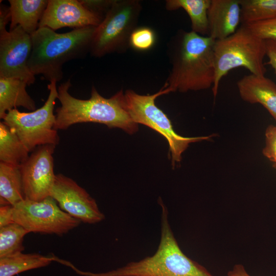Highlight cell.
<instances>
[{
  "label": "cell",
  "mask_w": 276,
  "mask_h": 276,
  "mask_svg": "<svg viewBox=\"0 0 276 276\" xmlns=\"http://www.w3.org/2000/svg\"><path fill=\"white\" fill-rule=\"evenodd\" d=\"M215 41L192 31L177 32L169 42L171 69L163 86L169 93L212 88L215 76Z\"/></svg>",
  "instance_id": "cell-1"
},
{
  "label": "cell",
  "mask_w": 276,
  "mask_h": 276,
  "mask_svg": "<svg viewBox=\"0 0 276 276\" xmlns=\"http://www.w3.org/2000/svg\"><path fill=\"white\" fill-rule=\"evenodd\" d=\"M56 81L48 85L49 94L43 105L30 112L13 109L7 112L3 122L13 131L29 151L48 144L57 145L59 142L57 130L55 129L56 116L54 114L58 98Z\"/></svg>",
  "instance_id": "cell-8"
},
{
  "label": "cell",
  "mask_w": 276,
  "mask_h": 276,
  "mask_svg": "<svg viewBox=\"0 0 276 276\" xmlns=\"http://www.w3.org/2000/svg\"><path fill=\"white\" fill-rule=\"evenodd\" d=\"M263 40H276V17L262 21L243 24Z\"/></svg>",
  "instance_id": "cell-25"
},
{
  "label": "cell",
  "mask_w": 276,
  "mask_h": 276,
  "mask_svg": "<svg viewBox=\"0 0 276 276\" xmlns=\"http://www.w3.org/2000/svg\"><path fill=\"white\" fill-rule=\"evenodd\" d=\"M241 23L246 24L276 17V0H240Z\"/></svg>",
  "instance_id": "cell-22"
},
{
  "label": "cell",
  "mask_w": 276,
  "mask_h": 276,
  "mask_svg": "<svg viewBox=\"0 0 276 276\" xmlns=\"http://www.w3.org/2000/svg\"><path fill=\"white\" fill-rule=\"evenodd\" d=\"M29 151L17 135L0 122V161L20 167L29 157Z\"/></svg>",
  "instance_id": "cell-20"
},
{
  "label": "cell",
  "mask_w": 276,
  "mask_h": 276,
  "mask_svg": "<svg viewBox=\"0 0 276 276\" xmlns=\"http://www.w3.org/2000/svg\"><path fill=\"white\" fill-rule=\"evenodd\" d=\"M265 55V40L256 36L243 24L232 35L215 40V76L212 88L214 96L217 95L222 78L232 69L242 67L247 69L250 74L265 76L267 72L263 62Z\"/></svg>",
  "instance_id": "cell-5"
},
{
  "label": "cell",
  "mask_w": 276,
  "mask_h": 276,
  "mask_svg": "<svg viewBox=\"0 0 276 276\" xmlns=\"http://www.w3.org/2000/svg\"><path fill=\"white\" fill-rule=\"evenodd\" d=\"M11 14L10 6L0 3V34L7 32L6 26L11 22Z\"/></svg>",
  "instance_id": "cell-29"
},
{
  "label": "cell",
  "mask_w": 276,
  "mask_h": 276,
  "mask_svg": "<svg viewBox=\"0 0 276 276\" xmlns=\"http://www.w3.org/2000/svg\"><path fill=\"white\" fill-rule=\"evenodd\" d=\"M210 2L211 0H167L165 7L169 11L182 9L190 17L191 31L208 36V10Z\"/></svg>",
  "instance_id": "cell-19"
},
{
  "label": "cell",
  "mask_w": 276,
  "mask_h": 276,
  "mask_svg": "<svg viewBox=\"0 0 276 276\" xmlns=\"http://www.w3.org/2000/svg\"><path fill=\"white\" fill-rule=\"evenodd\" d=\"M71 86L68 79L57 89V99L61 106L55 110L54 128L56 130H65L74 124L87 122L103 124L109 128H120L130 134L138 130V124L128 111L122 89L110 98H105L93 86L90 98L82 100L70 95L68 90Z\"/></svg>",
  "instance_id": "cell-2"
},
{
  "label": "cell",
  "mask_w": 276,
  "mask_h": 276,
  "mask_svg": "<svg viewBox=\"0 0 276 276\" xmlns=\"http://www.w3.org/2000/svg\"><path fill=\"white\" fill-rule=\"evenodd\" d=\"M263 153L276 168V125H269L266 129Z\"/></svg>",
  "instance_id": "cell-26"
},
{
  "label": "cell",
  "mask_w": 276,
  "mask_h": 276,
  "mask_svg": "<svg viewBox=\"0 0 276 276\" xmlns=\"http://www.w3.org/2000/svg\"><path fill=\"white\" fill-rule=\"evenodd\" d=\"M29 233L20 224L13 222L0 228V259L11 256L24 250L23 241Z\"/></svg>",
  "instance_id": "cell-23"
},
{
  "label": "cell",
  "mask_w": 276,
  "mask_h": 276,
  "mask_svg": "<svg viewBox=\"0 0 276 276\" xmlns=\"http://www.w3.org/2000/svg\"><path fill=\"white\" fill-rule=\"evenodd\" d=\"M266 55L268 57L267 64L271 65L276 74V40H265Z\"/></svg>",
  "instance_id": "cell-28"
},
{
  "label": "cell",
  "mask_w": 276,
  "mask_h": 276,
  "mask_svg": "<svg viewBox=\"0 0 276 276\" xmlns=\"http://www.w3.org/2000/svg\"><path fill=\"white\" fill-rule=\"evenodd\" d=\"M24 81L10 77H0V118L17 107L35 110L36 103L26 90Z\"/></svg>",
  "instance_id": "cell-17"
},
{
  "label": "cell",
  "mask_w": 276,
  "mask_h": 276,
  "mask_svg": "<svg viewBox=\"0 0 276 276\" xmlns=\"http://www.w3.org/2000/svg\"><path fill=\"white\" fill-rule=\"evenodd\" d=\"M13 208L11 205L0 207V228L8 225L14 222L13 219Z\"/></svg>",
  "instance_id": "cell-30"
},
{
  "label": "cell",
  "mask_w": 276,
  "mask_h": 276,
  "mask_svg": "<svg viewBox=\"0 0 276 276\" xmlns=\"http://www.w3.org/2000/svg\"><path fill=\"white\" fill-rule=\"evenodd\" d=\"M101 22V20L86 9L80 0H49L39 28L47 27L54 31L65 27L76 29L98 27Z\"/></svg>",
  "instance_id": "cell-13"
},
{
  "label": "cell",
  "mask_w": 276,
  "mask_h": 276,
  "mask_svg": "<svg viewBox=\"0 0 276 276\" xmlns=\"http://www.w3.org/2000/svg\"><path fill=\"white\" fill-rule=\"evenodd\" d=\"M24 200L20 167L0 162L1 206H14Z\"/></svg>",
  "instance_id": "cell-18"
},
{
  "label": "cell",
  "mask_w": 276,
  "mask_h": 276,
  "mask_svg": "<svg viewBox=\"0 0 276 276\" xmlns=\"http://www.w3.org/2000/svg\"><path fill=\"white\" fill-rule=\"evenodd\" d=\"M227 276H251L242 264L235 265L233 269L229 271Z\"/></svg>",
  "instance_id": "cell-31"
},
{
  "label": "cell",
  "mask_w": 276,
  "mask_h": 276,
  "mask_svg": "<svg viewBox=\"0 0 276 276\" xmlns=\"http://www.w3.org/2000/svg\"><path fill=\"white\" fill-rule=\"evenodd\" d=\"M50 196L62 210L81 222L94 224L105 219L95 199L75 180L63 174H56Z\"/></svg>",
  "instance_id": "cell-12"
},
{
  "label": "cell",
  "mask_w": 276,
  "mask_h": 276,
  "mask_svg": "<svg viewBox=\"0 0 276 276\" xmlns=\"http://www.w3.org/2000/svg\"><path fill=\"white\" fill-rule=\"evenodd\" d=\"M52 256L22 252L0 259V276H14L22 272L48 266Z\"/></svg>",
  "instance_id": "cell-21"
},
{
  "label": "cell",
  "mask_w": 276,
  "mask_h": 276,
  "mask_svg": "<svg viewBox=\"0 0 276 276\" xmlns=\"http://www.w3.org/2000/svg\"><path fill=\"white\" fill-rule=\"evenodd\" d=\"M237 85L243 101L260 104L276 121V84L274 82L265 76L250 74L239 79Z\"/></svg>",
  "instance_id": "cell-15"
},
{
  "label": "cell",
  "mask_w": 276,
  "mask_h": 276,
  "mask_svg": "<svg viewBox=\"0 0 276 276\" xmlns=\"http://www.w3.org/2000/svg\"><path fill=\"white\" fill-rule=\"evenodd\" d=\"M11 14L9 30L20 26L30 35L39 28L49 0H9Z\"/></svg>",
  "instance_id": "cell-16"
},
{
  "label": "cell",
  "mask_w": 276,
  "mask_h": 276,
  "mask_svg": "<svg viewBox=\"0 0 276 276\" xmlns=\"http://www.w3.org/2000/svg\"><path fill=\"white\" fill-rule=\"evenodd\" d=\"M55 147L51 144L37 147L20 166L25 199L38 201L50 196L56 176Z\"/></svg>",
  "instance_id": "cell-11"
},
{
  "label": "cell",
  "mask_w": 276,
  "mask_h": 276,
  "mask_svg": "<svg viewBox=\"0 0 276 276\" xmlns=\"http://www.w3.org/2000/svg\"><path fill=\"white\" fill-rule=\"evenodd\" d=\"M208 19V36L217 40L232 35L241 22L240 0H211Z\"/></svg>",
  "instance_id": "cell-14"
},
{
  "label": "cell",
  "mask_w": 276,
  "mask_h": 276,
  "mask_svg": "<svg viewBox=\"0 0 276 276\" xmlns=\"http://www.w3.org/2000/svg\"><path fill=\"white\" fill-rule=\"evenodd\" d=\"M155 41L156 35L151 28L147 27H137L131 33L129 45L137 51H145L152 48Z\"/></svg>",
  "instance_id": "cell-24"
},
{
  "label": "cell",
  "mask_w": 276,
  "mask_h": 276,
  "mask_svg": "<svg viewBox=\"0 0 276 276\" xmlns=\"http://www.w3.org/2000/svg\"><path fill=\"white\" fill-rule=\"evenodd\" d=\"M158 202L162 208L160 239L152 256L104 272L83 271L76 267L74 270L83 276H214L183 252L171 228L167 208L162 200Z\"/></svg>",
  "instance_id": "cell-4"
},
{
  "label": "cell",
  "mask_w": 276,
  "mask_h": 276,
  "mask_svg": "<svg viewBox=\"0 0 276 276\" xmlns=\"http://www.w3.org/2000/svg\"><path fill=\"white\" fill-rule=\"evenodd\" d=\"M32 49L31 35L20 26L0 34V77L16 78L33 84L35 76L29 67Z\"/></svg>",
  "instance_id": "cell-10"
},
{
  "label": "cell",
  "mask_w": 276,
  "mask_h": 276,
  "mask_svg": "<svg viewBox=\"0 0 276 276\" xmlns=\"http://www.w3.org/2000/svg\"><path fill=\"white\" fill-rule=\"evenodd\" d=\"M80 2L86 9L97 16L102 21L111 7L113 0H80Z\"/></svg>",
  "instance_id": "cell-27"
},
{
  "label": "cell",
  "mask_w": 276,
  "mask_h": 276,
  "mask_svg": "<svg viewBox=\"0 0 276 276\" xmlns=\"http://www.w3.org/2000/svg\"><path fill=\"white\" fill-rule=\"evenodd\" d=\"M97 27L57 33L49 28H39L31 35L32 49L29 67L35 76L42 75L50 82L60 81L66 62L84 58L90 53Z\"/></svg>",
  "instance_id": "cell-3"
},
{
  "label": "cell",
  "mask_w": 276,
  "mask_h": 276,
  "mask_svg": "<svg viewBox=\"0 0 276 276\" xmlns=\"http://www.w3.org/2000/svg\"><path fill=\"white\" fill-rule=\"evenodd\" d=\"M13 206L14 222L29 233L60 236L81 222L62 210L51 196L38 201L25 199Z\"/></svg>",
  "instance_id": "cell-9"
},
{
  "label": "cell",
  "mask_w": 276,
  "mask_h": 276,
  "mask_svg": "<svg viewBox=\"0 0 276 276\" xmlns=\"http://www.w3.org/2000/svg\"><path fill=\"white\" fill-rule=\"evenodd\" d=\"M168 93V90L163 86L152 95H140L131 89L126 90L124 94L127 108L133 121L154 130L167 140L172 165L174 167L180 162L182 154L191 143L208 140L213 135L186 137L175 132L171 121L155 103L157 97Z\"/></svg>",
  "instance_id": "cell-7"
},
{
  "label": "cell",
  "mask_w": 276,
  "mask_h": 276,
  "mask_svg": "<svg viewBox=\"0 0 276 276\" xmlns=\"http://www.w3.org/2000/svg\"><path fill=\"white\" fill-rule=\"evenodd\" d=\"M142 5L137 0H113L104 18L96 27L90 54L102 57L125 53L131 33L137 28Z\"/></svg>",
  "instance_id": "cell-6"
}]
</instances>
